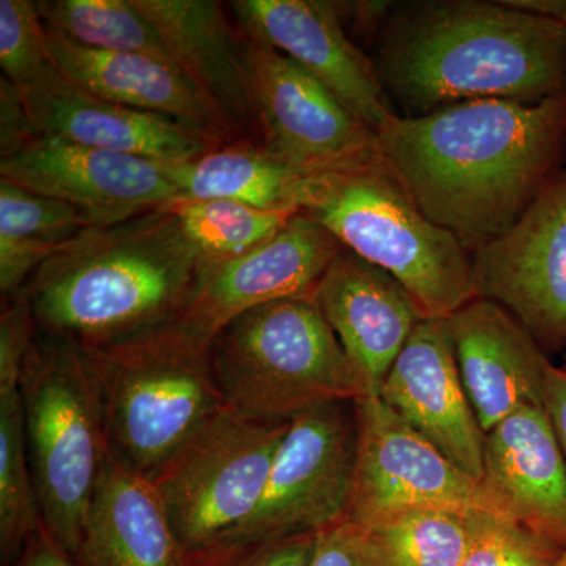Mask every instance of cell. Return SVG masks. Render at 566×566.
I'll list each match as a JSON object with an SVG mask.
<instances>
[{"instance_id": "1", "label": "cell", "mask_w": 566, "mask_h": 566, "mask_svg": "<svg viewBox=\"0 0 566 566\" xmlns=\"http://www.w3.org/2000/svg\"><path fill=\"white\" fill-rule=\"evenodd\" d=\"M376 136L387 167L419 210L472 255L509 232L557 172L566 151V95L397 114Z\"/></svg>"}, {"instance_id": "2", "label": "cell", "mask_w": 566, "mask_h": 566, "mask_svg": "<svg viewBox=\"0 0 566 566\" xmlns=\"http://www.w3.org/2000/svg\"><path fill=\"white\" fill-rule=\"evenodd\" d=\"M376 55L406 117L475 99L538 104L566 95V25L504 0L394 7Z\"/></svg>"}, {"instance_id": "3", "label": "cell", "mask_w": 566, "mask_h": 566, "mask_svg": "<svg viewBox=\"0 0 566 566\" xmlns=\"http://www.w3.org/2000/svg\"><path fill=\"white\" fill-rule=\"evenodd\" d=\"M202 270L167 207L93 226L50 256L21 293L40 333L98 346L174 322Z\"/></svg>"}, {"instance_id": "4", "label": "cell", "mask_w": 566, "mask_h": 566, "mask_svg": "<svg viewBox=\"0 0 566 566\" xmlns=\"http://www.w3.org/2000/svg\"><path fill=\"white\" fill-rule=\"evenodd\" d=\"M211 342L174 319L111 344L82 346L102 398L107 449L118 463L150 480L226 408Z\"/></svg>"}, {"instance_id": "5", "label": "cell", "mask_w": 566, "mask_h": 566, "mask_svg": "<svg viewBox=\"0 0 566 566\" xmlns=\"http://www.w3.org/2000/svg\"><path fill=\"white\" fill-rule=\"evenodd\" d=\"M301 212L346 251L392 275L424 318L447 319L479 297L471 253L419 210L386 163L312 175Z\"/></svg>"}, {"instance_id": "6", "label": "cell", "mask_w": 566, "mask_h": 566, "mask_svg": "<svg viewBox=\"0 0 566 566\" xmlns=\"http://www.w3.org/2000/svg\"><path fill=\"white\" fill-rule=\"evenodd\" d=\"M211 363L226 408L262 420L368 394L329 324L307 297L237 316L214 335Z\"/></svg>"}, {"instance_id": "7", "label": "cell", "mask_w": 566, "mask_h": 566, "mask_svg": "<svg viewBox=\"0 0 566 566\" xmlns=\"http://www.w3.org/2000/svg\"><path fill=\"white\" fill-rule=\"evenodd\" d=\"M20 395L43 526L73 556L109 455L87 353L39 331L22 367Z\"/></svg>"}, {"instance_id": "8", "label": "cell", "mask_w": 566, "mask_h": 566, "mask_svg": "<svg viewBox=\"0 0 566 566\" xmlns=\"http://www.w3.org/2000/svg\"><path fill=\"white\" fill-rule=\"evenodd\" d=\"M289 424L223 408L151 476L189 553L219 545L255 512Z\"/></svg>"}, {"instance_id": "9", "label": "cell", "mask_w": 566, "mask_h": 566, "mask_svg": "<svg viewBox=\"0 0 566 566\" xmlns=\"http://www.w3.org/2000/svg\"><path fill=\"white\" fill-rule=\"evenodd\" d=\"M356 457L354 401L318 405L292 417L255 512L219 545L319 534L346 520Z\"/></svg>"}, {"instance_id": "10", "label": "cell", "mask_w": 566, "mask_h": 566, "mask_svg": "<svg viewBox=\"0 0 566 566\" xmlns=\"http://www.w3.org/2000/svg\"><path fill=\"white\" fill-rule=\"evenodd\" d=\"M241 35L264 150L305 175L353 172L385 164L374 129L326 85L282 52Z\"/></svg>"}, {"instance_id": "11", "label": "cell", "mask_w": 566, "mask_h": 566, "mask_svg": "<svg viewBox=\"0 0 566 566\" xmlns=\"http://www.w3.org/2000/svg\"><path fill=\"white\" fill-rule=\"evenodd\" d=\"M356 476L349 520L359 526L420 509L485 512L510 517L474 476L417 433L378 397L354 401Z\"/></svg>"}, {"instance_id": "12", "label": "cell", "mask_w": 566, "mask_h": 566, "mask_svg": "<svg viewBox=\"0 0 566 566\" xmlns=\"http://www.w3.org/2000/svg\"><path fill=\"white\" fill-rule=\"evenodd\" d=\"M476 296L504 307L543 352L566 349V169L515 226L472 253Z\"/></svg>"}, {"instance_id": "13", "label": "cell", "mask_w": 566, "mask_h": 566, "mask_svg": "<svg viewBox=\"0 0 566 566\" xmlns=\"http://www.w3.org/2000/svg\"><path fill=\"white\" fill-rule=\"evenodd\" d=\"M167 163L39 136L0 159V177L73 205L92 226H112L180 200Z\"/></svg>"}, {"instance_id": "14", "label": "cell", "mask_w": 566, "mask_h": 566, "mask_svg": "<svg viewBox=\"0 0 566 566\" xmlns=\"http://www.w3.org/2000/svg\"><path fill=\"white\" fill-rule=\"evenodd\" d=\"M229 10L244 35L292 59L375 133L397 115L375 62L349 39L335 2L237 0Z\"/></svg>"}, {"instance_id": "15", "label": "cell", "mask_w": 566, "mask_h": 566, "mask_svg": "<svg viewBox=\"0 0 566 566\" xmlns=\"http://www.w3.org/2000/svg\"><path fill=\"white\" fill-rule=\"evenodd\" d=\"M342 249L324 227L297 212L274 238L245 255L202 266L191 300L177 319L212 340L237 316L260 305L312 300Z\"/></svg>"}, {"instance_id": "16", "label": "cell", "mask_w": 566, "mask_h": 566, "mask_svg": "<svg viewBox=\"0 0 566 566\" xmlns=\"http://www.w3.org/2000/svg\"><path fill=\"white\" fill-rule=\"evenodd\" d=\"M378 397L465 474L482 482L485 433L461 381L447 319L417 324Z\"/></svg>"}, {"instance_id": "17", "label": "cell", "mask_w": 566, "mask_h": 566, "mask_svg": "<svg viewBox=\"0 0 566 566\" xmlns=\"http://www.w3.org/2000/svg\"><path fill=\"white\" fill-rule=\"evenodd\" d=\"M18 88L40 136L159 163L191 161L219 148L164 115L93 95L55 65L35 84Z\"/></svg>"}, {"instance_id": "18", "label": "cell", "mask_w": 566, "mask_h": 566, "mask_svg": "<svg viewBox=\"0 0 566 566\" xmlns=\"http://www.w3.org/2000/svg\"><path fill=\"white\" fill-rule=\"evenodd\" d=\"M368 394L378 395L387 374L424 319L415 297L392 275L342 249L312 296Z\"/></svg>"}, {"instance_id": "19", "label": "cell", "mask_w": 566, "mask_h": 566, "mask_svg": "<svg viewBox=\"0 0 566 566\" xmlns=\"http://www.w3.org/2000/svg\"><path fill=\"white\" fill-rule=\"evenodd\" d=\"M447 326L483 433L521 406L543 408L549 357L504 307L476 297L450 315Z\"/></svg>"}, {"instance_id": "20", "label": "cell", "mask_w": 566, "mask_h": 566, "mask_svg": "<svg viewBox=\"0 0 566 566\" xmlns=\"http://www.w3.org/2000/svg\"><path fill=\"white\" fill-rule=\"evenodd\" d=\"M238 142L259 144L240 28L211 0H133ZM260 145V144H259Z\"/></svg>"}, {"instance_id": "21", "label": "cell", "mask_w": 566, "mask_h": 566, "mask_svg": "<svg viewBox=\"0 0 566 566\" xmlns=\"http://www.w3.org/2000/svg\"><path fill=\"white\" fill-rule=\"evenodd\" d=\"M482 483L513 520L566 547V463L545 408L521 406L485 433Z\"/></svg>"}, {"instance_id": "22", "label": "cell", "mask_w": 566, "mask_h": 566, "mask_svg": "<svg viewBox=\"0 0 566 566\" xmlns=\"http://www.w3.org/2000/svg\"><path fill=\"white\" fill-rule=\"evenodd\" d=\"M52 63L82 88L132 109L164 115L218 147L238 144L221 115L175 63L77 46L46 31Z\"/></svg>"}, {"instance_id": "23", "label": "cell", "mask_w": 566, "mask_h": 566, "mask_svg": "<svg viewBox=\"0 0 566 566\" xmlns=\"http://www.w3.org/2000/svg\"><path fill=\"white\" fill-rule=\"evenodd\" d=\"M71 558L77 566H191L150 480L111 453Z\"/></svg>"}, {"instance_id": "24", "label": "cell", "mask_w": 566, "mask_h": 566, "mask_svg": "<svg viewBox=\"0 0 566 566\" xmlns=\"http://www.w3.org/2000/svg\"><path fill=\"white\" fill-rule=\"evenodd\" d=\"M166 167L180 199H227L271 211L301 212L312 178L252 142L226 145Z\"/></svg>"}, {"instance_id": "25", "label": "cell", "mask_w": 566, "mask_h": 566, "mask_svg": "<svg viewBox=\"0 0 566 566\" xmlns=\"http://www.w3.org/2000/svg\"><path fill=\"white\" fill-rule=\"evenodd\" d=\"M93 227L73 205L29 191L0 177V294L21 293L35 271Z\"/></svg>"}, {"instance_id": "26", "label": "cell", "mask_w": 566, "mask_h": 566, "mask_svg": "<svg viewBox=\"0 0 566 566\" xmlns=\"http://www.w3.org/2000/svg\"><path fill=\"white\" fill-rule=\"evenodd\" d=\"M36 6L44 29L77 46L175 63L133 0H39Z\"/></svg>"}, {"instance_id": "27", "label": "cell", "mask_w": 566, "mask_h": 566, "mask_svg": "<svg viewBox=\"0 0 566 566\" xmlns=\"http://www.w3.org/2000/svg\"><path fill=\"white\" fill-rule=\"evenodd\" d=\"M472 512L420 509L360 526L375 566H461Z\"/></svg>"}, {"instance_id": "28", "label": "cell", "mask_w": 566, "mask_h": 566, "mask_svg": "<svg viewBox=\"0 0 566 566\" xmlns=\"http://www.w3.org/2000/svg\"><path fill=\"white\" fill-rule=\"evenodd\" d=\"M196 245L202 266L230 262L274 238L297 212L271 211L227 199H180L167 205Z\"/></svg>"}, {"instance_id": "29", "label": "cell", "mask_w": 566, "mask_h": 566, "mask_svg": "<svg viewBox=\"0 0 566 566\" xmlns=\"http://www.w3.org/2000/svg\"><path fill=\"white\" fill-rule=\"evenodd\" d=\"M43 527L20 390L0 397V558L9 566Z\"/></svg>"}, {"instance_id": "30", "label": "cell", "mask_w": 566, "mask_h": 566, "mask_svg": "<svg viewBox=\"0 0 566 566\" xmlns=\"http://www.w3.org/2000/svg\"><path fill=\"white\" fill-rule=\"evenodd\" d=\"M565 549L515 520L472 512L461 566H556Z\"/></svg>"}, {"instance_id": "31", "label": "cell", "mask_w": 566, "mask_h": 566, "mask_svg": "<svg viewBox=\"0 0 566 566\" xmlns=\"http://www.w3.org/2000/svg\"><path fill=\"white\" fill-rule=\"evenodd\" d=\"M0 66L17 87H29L54 69L33 0H0Z\"/></svg>"}, {"instance_id": "32", "label": "cell", "mask_w": 566, "mask_h": 566, "mask_svg": "<svg viewBox=\"0 0 566 566\" xmlns=\"http://www.w3.org/2000/svg\"><path fill=\"white\" fill-rule=\"evenodd\" d=\"M318 534L230 543L191 553V566H308Z\"/></svg>"}, {"instance_id": "33", "label": "cell", "mask_w": 566, "mask_h": 566, "mask_svg": "<svg viewBox=\"0 0 566 566\" xmlns=\"http://www.w3.org/2000/svg\"><path fill=\"white\" fill-rule=\"evenodd\" d=\"M0 314V397L20 390L22 367L39 327L32 307L22 293L2 301Z\"/></svg>"}, {"instance_id": "34", "label": "cell", "mask_w": 566, "mask_h": 566, "mask_svg": "<svg viewBox=\"0 0 566 566\" xmlns=\"http://www.w3.org/2000/svg\"><path fill=\"white\" fill-rule=\"evenodd\" d=\"M308 566H375L364 528L346 517L319 532Z\"/></svg>"}, {"instance_id": "35", "label": "cell", "mask_w": 566, "mask_h": 566, "mask_svg": "<svg viewBox=\"0 0 566 566\" xmlns=\"http://www.w3.org/2000/svg\"><path fill=\"white\" fill-rule=\"evenodd\" d=\"M39 136L22 102L20 88L2 76L0 80V159L17 155Z\"/></svg>"}, {"instance_id": "36", "label": "cell", "mask_w": 566, "mask_h": 566, "mask_svg": "<svg viewBox=\"0 0 566 566\" xmlns=\"http://www.w3.org/2000/svg\"><path fill=\"white\" fill-rule=\"evenodd\" d=\"M390 6H392L390 2H371V0L335 2V9H337L342 24H344L346 33L353 41L371 40L375 36L378 39L390 11L394 9Z\"/></svg>"}, {"instance_id": "37", "label": "cell", "mask_w": 566, "mask_h": 566, "mask_svg": "<svg viewBox=\"0 0 566 566\" xmlns=\"http://www.w3.org/2000/svg\"><path fill=\"white\" fill-rule=\"evenodd\" d=\"M543 408L553 424L566 463V367H557L553 363L547 365Z\"/></svg>"}, {"instance_id": "38", "label": "cell", "mask_w": 566, "mask_h": 566, "mask_svg": "<svg viewBox=\"0 0 566 566\" xmlns=\"http://www.w3.org/2000/svg\"><path fill=\"white\" fill-rule=\"evenodd\" d=\"M9 566H77L70 554L46 531L41 527L35 535L25 543L21 553Z\"/></svg>"}, {"instance_id": "39", "label": "cell", "mask_w": 566, "mask_h": 566, "mask_svg": "<svg viewBox=\"0 0 566 566\" xmlns=\"http://www.w3.org/2000/svg\"><path fill=\"white\" fill-rule=\"evenodd\" d=\"M513 9L566 25V0H504Z\"/></svg>"}, {"instance_id": "40", "label": "cell", "mask_w": 566, "mask_h": 566, "mask_svg": "<svg viewBox=\"0 0 566 566\" xmlns=\"http://www.w3.org/2000/svg\"><path fill=\"white\" fill-rule=\"evenodd\" d=\"M556 566H566V549L564 551V554H562V557L558 558Z\"/></svg>"}, {"instance_id": "41", "label": "cell", "mask_w": 566, "mask_h": 566, "mask_svg": "<svg viewBox=\"0 0 566 566\" xmlns=\"http://www.w3.org/2000/svg\"><path fill=\"white\" fill-rule=\"evenodd\" d=\"M565 360H566V353H565Z\"/></svg>"}]
</instances>
